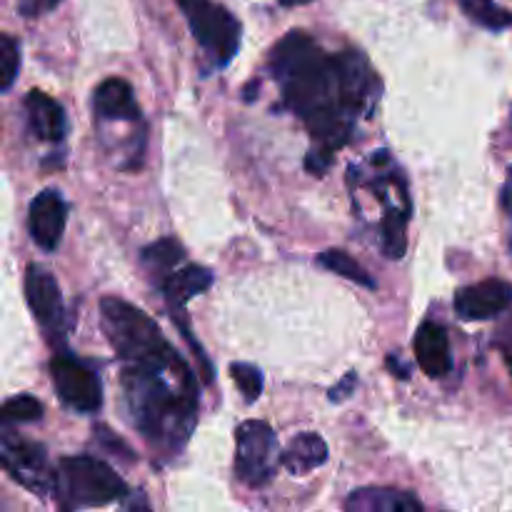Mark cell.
<instances>
[{
    "label": "cell",
    "mask_w": 512,
    "mask_h": 512,
    "mask_svg": "<svg viewBox=\"0 0 512 512\" xmlns=\"http://www.w3.org/2000/svg\"><path fill=\"white\" fill-rule=\"evenodd\" d=\"M268 68L285 105L308 125L315 145L333 153L350 143L358 118L378 98V80L363 55L325 53L303 30H290L275 45Z\"/></svg>",
    "instance_id": "6da1fadb"
},
{
    "label": "cell",
    "mask_w": 512,
    "mask_h": 512,
    "mask_svg": "<svg viewBox=\"0 0 512 512\" xmlns=\"http://www.w3.org/2000/svg\"><path fill=\"white\" fill-rule=\"evenodd\" d=\"M120 388L128 420L158 453L183 450L198 418V383L168 340L123 360Z\"/></svg>",
    "instance_id": "7a4b0ae2"
},
{
    "label": "cell",
    "mask_w": 512,
    "mask_h": 512,
    "mask_svg": "<svg viewBox=\"0 0 512 512\" xmlns=\"http://www.w3.org/2000/svg\"><path fill=\"white\" fill-rule=\"evenodd\" d=\"M125 483L98 458L73 455L58 465V495L65 510L100 508L125 498Z\"/></svg>",
    "instance_id": "3957f363"
},
{
    "label": "cell",
    "mask_w": 512,
    "mask_h": 512,
    "mask_svg": "<svg viewBox=\"0 0 512 512\" xmlns=\"http://www.w3.org/2000/svg\"><path fill=\"white\" fill-rule=\"evenodd\" d=\"M278 438L263 420H248L235 430V475L248 488L260 490L273 483L280 463Z\"/></svg>",
    "instance_id": "277c9868"
},
{
    "label": "cell",
    "mask_w": 512,
    "mask_h": 512,
    "mask_svg": "<svg viewBox=\"0 0 512 512\" xmlns=\"http://www.w3.org/2000/svg\"><path fill=\"white\" fill-rule=\"evenodd\" d=\"M188 15L190 30L200 48L215 60V65H228L240 48V23L230 10L213 0H175Z\"/></svg>",
    "instance_id": "5b68a950"
},
{
    "label": "cell",
    "mask_w": 512,
    "mask_h": 512,
    "mask_svg": "<svg viewBox=\"0 0 512 512\" xmlns=\"http://www.w3.org/2000/svg\"><path fill=\"white\" fill-rule=\"evenodd\" d=\"M100 320H103L105 335L120 360L135 358L165 340L153 318L120 298L100 300Z\"/></svg>",
    "instance_id": "8992f818"
},
{
    "label": "cell",
    "mask_w": 512,
    "mask_h": 512,
    "mask_svg": "<svg viewBox=\"0 0 512 512\" xmlns=\"http://www.w3.org/2000/svg\"><path fill=\"white\" fill-rule=\"evenodd\" d=\"M0 463H3L5 473L15 483L23 485L25 490H30L35 498H50V493H58V475L50 468L45 448L30 443V440L18 438L10 430L3 433Z\"/></svg>",
    "instance_id": "52a82bcc"
},
{
    "label": "cell",
    "mask_w": 512,
    "mask_h": 512,
    "mask_svg": "<svg viewBox=\"0 0 512 512\" xmlns=\"http://www.w3.org/2000/svg\"><path fill=\"white\" fill-rule=\"evenodd\" d=\"M50 378L58 398L78 413H98L103 405V383L98 375L68 353H58L50 360Z\"/></svg>",
    "instance_id": "ba28073f"
},
{
    "label": "cell",
    "mask_w": 512,
    "mask_h": 512,
    "mask_svg": "<svg viewBox=\"0 0 512 512\" xmlns=\"http://www.w3.org/2000/svg\"><path fill=\"white\" fill-rule=\"evenodd\" d=\"M65 223H68V203L63 195L53 188L40 190L28 210V230L33 243L45 253H53L63 238Z\"/></svg>",
    "instance_id": "9c48e42d"
},
{
    "label": "cell",
    "mask_w": 512,
    "mask_h": 512,
    "mask_svg": "<svg viewBox=\"0 0 512 512\" xmlns=\"http://www.w3.org/2000/svg\"><path fill=\"white\" fill-rule=\"evenodd\" d=\"M512 305V285L508 280L490 278L478 285L463 288L455 295V310L463 320L498 318Z\"/></svg>",
    "instance_id": "30bf717a"
},
{
    "label": "cell",
    "mask_w": 512,
    "mask_h": 512,
    "mask_svg": "<svg viewBox=\"0 0 512 512\" xmlns=\"http://www.w3.org/2000/svg\"><path fill=\"white\" fill-rule=\"evenodd\" d=\"M25 300L45 330H55L63 320V295H60L58 280L40 265H28L25 270Z\"/></svg>",
    "instance_id": "8fae6325"
},
{
    "label": "cell",
    "mask_w": 512,
    "mask_h": 512,
    "mask_svg": "<svg viewBox=\"0 0 512 512\" xmlns=\"http://www.w3.org/2000/svg\"><path fill=\"white\" fill-rule=\"evenodd\" d=\"M28 130L43 143H60L68 133V118L63 105L43 90H30L23 100Z\"/></svg>",
    "instance_id": "7c38bea8"
},
{
    "label": "cell",
    "mask_w": 512,
    "mask_h": 512,
    "mask_svg": "<svg viewBox=\"0 0 512 512\" xmlns=\"http://www.w3.org/2000/svg\"><path fill=\"white\" fill-rule=\"evenodd\" d=\"M415 358L430 378H443L453 368L450 340L438 323H423L415 333Z\"/></svg>",
    "instance_id": "4fadbf2b"
},
{
    "label": "cell",
    "mask_w": 512,
    "mask_h": 512,
    "mask_svg": "<svg viewBox=\"0 0 512 512\" xmlns=\"http://www.w3.org/2000/svg\"><path fill=\"white\" fill-rule=\"evenodd\" d=\"M95 113L105 120H138L140 105L135 100L133 88L123 78H108L95 88L93 95Z\"/></svg>",
    "instance_id": "5bb4252c"
},
{
    "label": "cell",
    "mask_w": 512,
    "mask_h": 512,
    "mask_svg": "<svg viewBox=\"0 0 512 512\" xmlns=\"http://www.w3.org/2000/svg\"><path fill=\"white\" fill-rule=\"evenodd\" d=\"M210 285H213V273H210L208 268H200V265H185V268L165 275L163 293L165 298H168L170 310H173V313H180L190 300L198 298L200 293H205Z\"/></svg>",
    "instance_id": "9a60e30c"
},
{
    "label": "cell",
    "mask_w": 512,
    "mask_h": 512,
    "mask_svg": "<svg viewBox=\"0 0 512 512\" xmlns=\"http://www.w3.org/2000/svg\"><path fill=\"white\" fill-rule=\"evenodd\" d=\"M283 468L293 475H308L310 470L328 463V443L318 433H300L290 440L280 458Z\"/></svg>",
    "instance_id": "2e32d148"
},
{
    "label": "cell",
    "mask_w": 512,
    "mask_h": 512,
    "mask_svg": "<svg viewBox=\"0 0 512 512\" xmlns=\"http://www.w3.org/2000/svg\"><path fill=\"white\" fill-rule=\"evenodd\" d=\"M345 508L353 512H405L423 510V503L403 490H355L345 500Z\"/></svg>",
    "instance_id": "e0dca14e"
},
{
    "label": "cell",
    "mask_w": 512,
    "mask_h": 512,
    "mask_svg": "<svg viewBox=\"0 0 512 512\" xmlns=\"http://www.w3.org/2000/svg\"><path fill=\"white\" fill-rule=\"evenodd\" d=\"M183 258H185V250L175 238L155 240L153 245L143 248V253H140V260L145 263V268L163 275L173 273V270L183 263Z\"/></svg>",
    "instance_id": "ac0fdd59"
},
{
    "label": "cell",
    "mask_w": 512,
    "mask_h": 512,
    "mask_svg": "<svg viewBox=\"0 0 512 512\" xmlns=\"http://www.w3.org/2000/svg\"><path fill=\"white\" fill-rule=\"evenodd\" d=\"M318 263L323 265V268H328L330 273L340 275V278L353 280V283L365 285V288H375V280L370 278L368 270H365L363 265L353 258V255L345 253V250H338V248L325 250V253H320Z\"/></svg>",
    "instance_id": "d6986e66"
},
{
    "label": "cell",
    "mask_w": 512,
    "mask_h": 512,
    "mask_svg": "<svg viewBox=\"0 0 512 512\" xmlns=\"http://www.w3.org/2000/svg\"><path fill=\"white\" fill-rule=\"evenodd\" d=\"M470 20L490 30H503L512 25V13L500 8L495 0H458Z\"/></svg>",
    "instance_id": "ffe728a7"
},
{
    "label": "cell",
    "mask_w": 512,
    "mask_h": 512,
    "mask_svg": "<svg viewBox=\"0 0 512 512\" xmlns=\"http://www.w3.org/2000/svg\"><path fill=\"white\" fill-rule=\"evenodd\" d=\"M405 223H408V208L400 210L390 205L383 220V250L388 258L398 260L405 255V248H408V243H405Z\"/></svg>",
    "instance_id": "44dd1931"
},
{
    "label": "cell",
    "mask_w": 512,
    "mask_h": 512,
    "mask_svg": "<svg viewBox=\"0 0 512 512\" xmlns=\"http://www.w3.org/2000/svg\"><path fill=\"white\" fill-rule=\"evenodd\" d=\"M43 418V405L35 400L33 395H15V398L5 400L3 405V420L5 425H20V423H35Z\"/></svg>",
    "instance_id": "7402d4cb"
},
{
    "label": "cell",
    "mask_w": 512,
    "mask_h": 512,
    "mask_svg": "<svg viewBox=\"0 0 512 512\" xmlns=\"http://www.w3.org/2000/svg\"><path fill=\"white\" fill-rule=\"evenodd\" d=\"M20 70V45L13 35L0 38V90L8 93L13 88Z\"/></svg>",
    "instance_id": "603a6c76"
},
{
    "label": "cell",
    "mask_w": 512,
    "mask_h": 512,
    "mask_svg": "<svg viewBox=\"0 0 512 512\" xmlns=\"http://www.w3.org/2000/svg\"><path fill=\"white\" fill-rule=\"evenodd\" d=\"M230 378L243 393L245 403H255L263 393V373L250 363H233L230 365Z\"/></svg>",
    "instance_id": "cb8c5ba5"
},
{
    "label": "cell",
    "mask_w": 512,
    "mask_h": 512,
    "mask_svg": "<svg viewBox=\"0 0 512 512\" xmlns=\"http://www.w3.org/2000/svg\"><path fill=\"white\" fill-rule=\"evenodd\" d=\"M330 163H333V150L318 148V145H315L308 153V158H305V168L313 175H323L325 170L330 168Z\"/></svg>",
    "instance_id": "d4e9b609"
},
{
    "label": "cell",
    "mask_w": 512,
    "mask_h": 512,
    "mask_svg": "<svg viewBox=\"0 0 512 512\" xmlns=\"http://www.w3.org/2000/svg\"><path fill=\"white\" fill-rule=\"evenodd\" d=\"M355 385H358V375L355 373L345 375L343 383H338L333 390H330V395H328L330 403H343V400H348L350 395H353Z\"/></svg>",
    "instance_id": "484cf974"
},
{
    "label": "cell",
    "mask_w": 512,
    "mask_h": 512,
    "mask_svg": "<svg viewBox=\"0 0 512 512\" xmlns=\"http://www.w3.org/2000/svg\"><path fill=\"white\" fill-rule=\"evenodd\" d=\"M498 348H500V353H503L505 365H508L510 378H512V323H508L503 328V335L498 338Z\"/></svg>",
    "instance_id": "4316f807"
},
{
    "label": "cell",
    "mask_w": 512,
    "mask_h": 512,
    "mask_svg": "<svg viewBox=\"0 0 512 512\" xmlns=\"http://www.w3.org/2000/svg\"><path fill=\"white\" fill-rule=\"evenodd\" d=\"M60 0H20V10H23L25 15H35L40 13V10H50L55 8Z\"/></svg>",
    "instance_id": "83f0119b"
},
{
    "label": "cell",
    "mask_w": 512,
    "mask_h": 512,
    "mask_svg": "<svg viewBox=\"0 0 512 512\" xmlns=\"http://www.w3.org/2000/svg\"><path fill=\"white\" fill-rule=\"evenodd\" d=\"M503 203H505V210H508V213H512V185H508V188H505Z\"/></svg>",
    "instance_id": "f1b7e54d"
},
{
    "label": "cell",
    "mask_w": 512,
    "mask_h": 512,
    "mask_svg": "<svg viewBox=\"0 0 512 512\" xmlns=\"http://www.w3.org/2000/svg\"><path fill=\"white\" fill-rule=\"evenodd\" d=\"M280 5H288V8H293V5H305L310 3V0H278Z\"/></svg>",
    "instance_id": "f546056e"
}]
</instances>
